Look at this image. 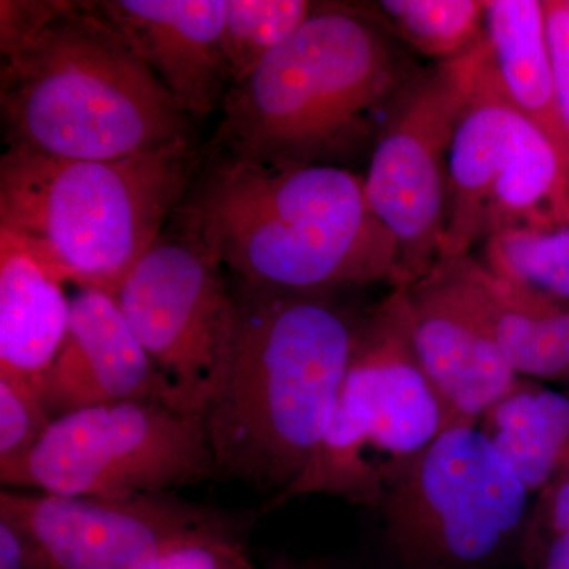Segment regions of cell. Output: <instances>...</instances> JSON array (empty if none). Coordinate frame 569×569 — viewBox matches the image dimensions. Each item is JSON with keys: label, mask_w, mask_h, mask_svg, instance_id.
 Here are the masks:
<instances>
[{"label": "cell", "mask_w": 569, "mask_h": 569, "mask_svg": "<svg viewBox=\"0 0 569 569\" xmlns=\"http://www.w3.org/2000/svg\"><path fill=\"white\" fill-rule=\"evenodd\" d=\"M230 279V321L203 411L206 433L217 479L276 498L305 473L323 440L365 313L340 295Z\"/></svg>", "instance_id": "obj_1"}, {"label": "cell", "mask_w": 569, "mask_h": 569, "mask_svg": "<svg viewBox=\"0 0 569 569\" xmlns=\"http://www.w3.org/2000/svg\"><path fill=\"white\" fill-rule=\"evenodd\" d=\"M170 223L252 287L342 295L399 280L395 238L367 203L365 178L348 168L203 151Z\"/></svg>", "instance_id": "obj_2"}, {"label": "cell", "mask_w": 569, "mask_h": 569, "mask_svg": "<svg viewBox=\"0 0 569 569\" xmlns=\"http://www.w3.org/2000/svg\"><path fill=\"white\" fill-rule=\"evenodd\" d=\"M419 70L369 7L320 3L231 86L209 151L277 168H347L372 152Z\"/></svg>", "instance_id": "obj_3"}, {"label": "cell", "mask_w": 569, "mask_h": 569, "mask_svg": "<svg viewBox=\"0 0 569 569\" xmlns=\"http://www.w3.org/2000/svg\"><path fill=\"white\" fill-rule=\"evenodd\" d=\"M6 149L118 160L192 140L193 119L97 2H69L0 63Z\"/></svg>", "instance_id": "obj_4"}, {"label": "cell", "mask_w": 569, "mask_h": 569, "mask_svg": "<svg viewBox=\"0 0 569 569\" xmlns=\"http://www.w3.org/2000/svg\"><path fill=\"white\" fill-rule=\"evenodd\" d=\"M201 160L193 138L99 162L6 149L0 231L59 283L116 296L170 223Z\"/></svg>", "instance_id": "obj_5"}, {"label": "cell", "mask_w": 569, "mask_h": 569, "mask_svg": "<svg viewBox=\"0 0 569 569\" xmlns=\"http://www.w3.org/2000/svg\"><path fill=\"white\" fill-rule=\"evenodd\" d=\"M447 406L426 376L411 339L406 284L362 316L335 413L312 462L272 498L328 496L378 509L389 490L448 427Z\"/></svg>", "instance_id": "obj_6"}, {"label": "cell", "mask_w": 569, "mask_h": 569, "mask_svg": "<svg viewBox=\"0 0 569 569\" xmlns=\"http://www.w3.org/2000/svg\"><path fill=\"white\" fill-rule=\"evenodd\" d=\"M531 493L475 425L448 427L378 509L402 569H489L518 552Z\"/></svg>", "instance_id": "obj_7"}, {"label": "cell", "mask_w": 569, "mask_h": 569, "mask_svg": "<svg viewBox=\"0 0 569 569\" xmlns=\"http://www.w3.org/2000/svg\"><path fill=\"white\" fill-rule=\"evenodd\" d=\"M217 479L203 415L160 402L86 408L54 419L39 447L0 470L3 488L69 497L173 493Z\"/></svg>", "instance_id": "obj_8"}, {"label": "cell", "mask_w": 569, "mask_h": 569, "mask_svg": "<svg viewBox=\"0 0 569 569\" xmlns=\"http://www.w3.org/2000/svg\"><path fill=\"white\" fill-rule=\"evenodd\" d=\"M486 41L463 58L419 70L370 152L366 198L395 238L397 287L417 282L440 260L449 152Z\"/></svg>", "instance_id": "obj_9"}, {"label": "cell", "mask_w": 569, "mask_h": 569, "mask_svg": "<svg viewBox=\"0 0 569 569\" xmlns=\"http://www.w3.org/2000/svg\"><path fill=\"white\" fill-rule=\"evenodd\" d=\"M179 406L203 415L231 312V279L193 238L168 223L114 296Z\"/></svg>", "instance_id": "obj_10"}, {"label": "cell", "mask_w": 569, "mask_h": 569, "mask_svg": "<svg viewBox=\"0 0 569 569\" xmlns=\"http://www.w3.org/2000/svg\"><path fill=\"white\" fill-rule=\"evenodd\" d=\"M0 519L17 527L51 569H152L182 539L244 527L230 512L173 493L97 498L6 488Z\"/></svg>", "instance_id": "obj_11"}, {"label": "cell", "mask_w": 569, "mask_h": 569, "mask_svg": "<svg viewBox=\"0 0 569 569\" xmlns=\"http://www.w3.org/2000/svg\"><path fill=\"white\" fill-rule=\"evenodd\" d=\"M406 298L411 339L426 376L455 425L477 426L520 377L443 261L406 284Z\"/></svg>", "instance_id": "obj_12"}, {"label": "cell", "mask_w": 569, "mask_h": 569, "mask_svg": "<svg viewBox=\"0 0 569 569\" xmlns=\"http://www.w3.org/2000/svg\"><path fill=\"white\" fill-rule=\"evenodd\" d=\"M37 388L54 419L123 402H160L182 410L114 296L102 290L71 296L69 331Z\"/></svg>", "instance_id": "obj_13"}, {"label": "cell", "mask_w": 569, "mask_h": 569, "mask_svg": "<svg viewBox=\"0 0 569 569\" xmlns=\"http://www.w3.org/2000/svg\"><path fill=\"white\" fill-rule=\"evenodd\" d=\"M97 6L193 121L222 110L231 88L222 47L227 0H103Z\"/></svg>", "instance_id": "obj_14"}, {"label": "cell", "mask_w": 569, "mask_h": 569, "mask_svg": "<svg viewBox=\"0 0 569 569\" xmlns=\"http://www.w3.org/2000/svg\"><path fill=\"white\" fill-rule=\"evenodd\" d=\"M526 126V116L498 80L486 41L449 152L448 211L440 260L468 254L470 247L482 239L493 186Z\"/></svg>", "instance_id": "obj_15"}, {"label": "cell", "mask_w": 569, "mask_h": 569, "mask_svg": "<svg viewBox=\"0 0 569 569\" xmlns=\"http://www.w3.org/2000/svg\"><path fill=\"white\" fill-rule=\"evenodd\" d=\"M441 261L519 377L569 381V305L501 279L470 253Z\"/></svg>", "instance_id": "obj_16"}, {"label": "cell", "mask_w": 569, "mask_h": 569, "mask_svg": "<svg viewBox=\"0 0 569 569\" xmlns=\"http://www.w3.org/2000/svg\"><path fill=\"white\" fill-rule=\"evenodd\" d=\"M486 31L498 80L549 142L569 197V123L550 73L545 6L538 0H490Z\"/></svg>", "instance_id": "obj_17"}, {"label": "cell", "mask_w": 569, "mask_h": 569, "mask_svg": "<svg viewBox=\"0 0 569 569\" xmlns=\"http://www.w3.org/2000/svg\"><path fill=\"white\" fill-rule=\"evenodd\" d=\"M69 321L62 283L0 231V372L37 387L62 348Z\"/></svg>", "instance_id": "obj_18"}, {"label": "cell", "mask_w": 569, "mask_h": 569, "mask_svg": "<svg viewBox=\"0 0 569 569\" xmlns=\"http://www.w3.org/2000/svg\"><path fill=\"white\" fill-rule=\"evenodd\" d=\"M478 429L537 497L569 470V396L520 377Z\"/></svg>", "instance_id": "obj_19"}, {"label": "cell", "mask_w": 569, "mask_h": 569, "mask_svg": "<svg viewBox=\"0 0 569 569\" xmlns=\"http://www.w3.org/2000/svg\"><path fill=\"white\" fill-rule=\"evenodd\" d=\"M559 227H569L568 192L549 142L527 119L490 194L482 239L508 228Z\"/></svg>", "instance_id": "obj_20"}, {"label": "cell", "mask_w": 569, "mask_h": 569, "mask_svg": "<svg viewBox=\"0 0 569 569\" xmlns=\"http://www.w3.org/2000/svg\"><path fill=\"white\" fill-rule=\"evenodd\" d=\"M369 9L399 41L437 63L463 58L488 39L486 2L478 0H381Z\"/></svg>", "instance_id": "obj_21"}, {"label": "cell", "mask_w": 569, "mask_h": 569, "mask_svg": "<svg viewBox=\"0 0 569 569\" xmlns=\"http://www.w3.org/2000/svg\"><path fill=\"white\" fill-rule=\"evenodd\" d=\"M485 241L482 263L493 274L569 305V227L508 228Z\"/></svg>", "instance_id": "obj_22"}, {"label": "cell", "mask_w": 569, "mask_h": 569, "mask_svg": "<svg viewBox=\"0 0 569 569\" xmlns=\"http://www.w3.org/2000/svg\"><path fill=\"white\" fill-rule=\"evenodd\" d=\"M318 7L309 0H227L222 47L231 86L249 78Z\"/></svg>", "instance_id": "obj_23"}, {"label": "cell", "mask_w": 569, "mask_h": 569, "mask_svg": "<svg viewBox=\"0 0 569 569\" xmlns=\"http://www.w3.org/2000/svg\"><path fill=\"white\" fill-rule=\"evenodd\" d=\"M52 421L54 418L31 380L0 372V470L28 458Z\"/></svg>", "instance_id": "obj_24"}, {"label": "cell", "mask_w": 569, "mask_h": 569, "mask_svg": "<svg viewBox=\"0 0 569 569\" xmlns=\"http://www.w3.org/2000/svg\"><path fill=\"white\" fill-rule=\"evenodd\" d=\"M519 557L523 569H569V470L535 497Z\"/></svg>", "instance_id": "obj_25"}, {"label": "cell", "mask_w": 569, "mask_h": 569, "mask_svg": "<svg viewBox=\"0 0 569 569\" xmlns=\"http://www.w3.org/2000/svg\"><path fill=\"white\" fill-rule=\"evenodd\" d=\"M244 527L200 531L182 539L152 569H258L247 552Z\"/></svg>", "instance_id": "obj_26"}, {"label": "cell", "mask_w": 569, "mask_h": 569, "mask_svg": "<svg viewBox=\"0 0 569 569\" xmlns=\"http://www.w3.org/2000/svg\"><path fill=\"white\" fill-rule=\"evenodd\" d=\"M69 0H2L0 2V58L13 54L43 31L66 9Z\"/></svg>", "instance_id": "obj_27"}, {"label": "cell", "mask_w": 569, "mask_h": 569, "mask_svg": "<svg viewBox=\"0 0 569 569\" xmlns=\"http://www.w3.org/2000/svg\"><path fill=\"white\" fill-rule=\"evenodd\" d=\"M542 6L553 89L569 123V6L567 0H546Z\"/></svg>", "instance_id": "obj_28"}, {"label": "cell", "mask_w": 569, "mask_h": 569, "mask_svg": "<svg viewBox=\"0 0 569 569\" xmlns=\"http://www.w3.org/2000/svg\"><path fill=\"white\" fill-rule=\"evenodd\" d=\"M0 569H51L9 520L0 519Z\"/></svg>", "instance_id": "obj_29"}, {"label": "cell", "mask_w": 569, "mask_h": 569, "mask_svg": "<svg viewBox=\"0 0 569 569\" xmlns=\"http://www.w3.org/2000/svg\"><path fill=\"white\" fill-rule=\"evenodd\" d=\"M269 569H339L332 565L320 563V561H282Z\"/></svg>", "instance_id": "obj_30"}, {"label": "cell", "mask_w": 569, "mask_h": 569, "mask_svg": "<svg viewBox=\"0 0 569 569\" xmlns=\"http://www.w3.org/2000/svg\"><path fill=\"white\" fill-rule=\"evenodd\" d=\"M567 2H568V6H569V0H567Z\"/></svg>", "instance_id": "obj_31"}]
</instances>
